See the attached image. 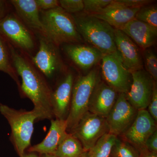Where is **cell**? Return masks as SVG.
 Wrapping results in <instances>:
<instances>
[{"instance_id":"cell-1","label":"cell","mask_w":157,"mask_h":157,"mask_svg":"<svg viewBox=\"0 0 157 157\" xmlns=\"http://www.w3.org/2000/svg\"><path fill=\"white\" fill-rule=\"evenodd\" d=\"M11 57L15 71L22 80L20 89L23 94L33 102L39 120L51 119L53 115L50 87L39 72L13 49Z\"/></svg>"},{"instance_id":"cell-2","label":"cell","mask_w":157,"mask_h":157,"mask_svg":"<svg viewBox=\"0 0 157 157\" xmlns=\"http://www.w3.org/2000/svg\"><path fill=\"white\" fill-rule=\"evenodd\" d=\"M82 39L97 48L104 55L117 51L115 29L107 22L84 13L73 17Z\"/></svg>"},{"instance_id":"cell-3","label":"cell","mask_w":157,"mask_h":157,"mask_svg":"<svg viewBox=\"0 0 157 157\" xmlns=\"http://www.w3.org/2000/svg\"><path fill=\"white\" fill-rule=\"evenodd\" d=\"M41 21L43 35L53 44L59 45L82 41L73 17L60 6L44 11Z\"/></svg>"},{"instance_id":"cell-4","label":"cell","mask_w":157,"mask_h":157,"mask_svg":"<svg viewBox=\"0 0 157 157\" xmlns=\"http://www.w3.org/2000/svg\"><path fill=\"white\" fill-rule=\"evenodd\" d=\"M0 112L11 127V139L17 154L21 157L30 145L35 121L39 116L33 109L31 111L17 110L0 104Z\"/></svg>"},{"instance_id":"cell-5","label":"cell","mask_w":157,"mask_h":157,"mask_svg":"<svg viewBox=\"0 0 157 157\" xmlns=\"http://www.w3.org/2000/svg\"><path fill=\"white\" fill-rule=\"evenodd\" d=\"M99 80L98 72L92 70L79 77L73 85L70 111L66 119L68 133L76 127L82 117L88 112L90 99Z\"/></svg>"},{"instance_id":"cell-6","label":"cell","mask_w":157,"mask_h":157,"mask_svg":"<svg viewBox=\"0 0 157 157\" xmlns=\"http://www.w3.org/2000/svg\"><path fill=\"white\" fill-rule=\"evenodd\" d=\"M101 71L105 83L119 94H126L132 83V75L118 52L105 55L101 59Z\"/></svg>"},{"instance_id":"cell-7","label":"cell","mask_w":157,"mask_h":157,"mask_svg":"<svg viewBox=\"0 0 157 157\" xmlns=\"http://www.w3.org/2000/svg\"><path fill=\"white\" fill-rule=\"evenodd\" d=\"M109 133L106 118L87 112L70 133L87 152L102 136Z\"/></svg>"},{"instance_id":"cell-8","label":"cell","mask_w":157,"mask_h":157,"mask_svg":"<svg viewBox=\"0 0 157 157\" xmlns=\"http://www.w3.org/2000/svg\"><path fill=\"white\" fill-rule=\"evenodd\" d=\"M132 83L126 94L130 104L137 110L146 109L152 96L155 82L143 69L131 72Z\"/></svg>"},{"instance_id":"cell-9","label":"cell","mask_w":157,"mask_h":157,"mask_svg":"<svg viewBox=\"0 0 157 157\" xmlns=\"http://www.w3.org/2000/svg\"><path fill=\"white\" fill-rule=\"evenodd\" d=\"M138 110L127 99L125 94L120 93L116 102L106 118L109 133L117 137L128 128L137 116Z\"/></svg>"},{"instance_id":"cell-10","label":"cell","mask_w":157,"mask_h":157,"mask_svg":"<svg viewBox=\"0 0 157 157\" xmlns=\"http://www.w3.org/2000/svg\"><path fill=\"white\" fill-rule=\"evenodd\" d=\"M156 122L146 109L138 110L137 116L121 139L130 144L138 151L145 148L147 140L157 130Z\"/></svg>"},{"instance_id":"cell-11","label":"cell","mask_w":157,"mask_h":157,"mask_svg":"<svg viewBox=\"0 0 157 157\" xmlns=\"http://www.w3.org/2000/svg\"><path fill=\"white\" fill-rule=\"evenodd\" d=\"M0 33L24 50H30L34 48V41L30 33L13 15H7L0 21Z\"/></svg>"},{"instance_id":"cell-12","label":"cell","mask_w":157,"mask_h":157,"mask_svg":"<svg viewBox=\"0 0 157 157\" xmlns=\"http://www.w3.org/2000/svg\"><path fill=\"white\" fill-rule=\"evenodd\" d=\"M119 93L104 82H98L89 105V112L106 118L115 104Z\"/></svg>"},{"instance_id":"cell-13","label":"cell","mask_w":157,"mask_h":157,"mask_svg":"<svg viewBox=\"0 0 157 157\" xmlns=\"http://www.w3.org/2000/svg\"><path fill=\"white\" fill-rule=\"evenodd\" d=\"M139 8H130L117 0H113L109 5L96 14H90L102 20L115 29H120L135 18Z\"/></svg>"},{"instance_id":"cell-14","label":"cell","mask_w":157,"mask_h":157,"mask_svg":"<svg viewBox=\"0 0 157 157\" xmlns=\"http://www.w3.org/2000/svg\"><path fill=\"white\" fill-rule=\"evenodd\" d=\"M117 49L130 72L143 69V61L137 45L122 31L115 29Z\"/></svg>"},{"instance_id":"cell-15","label":"cell","mask_w":157,"mask_h":157,"mask_svg":"<svg viewBox=\"0 0 157 157\" xmlns=\"http://www.w3.org/2000/svg\"><path fill=\"white\" fill-rule=\"evenodd\" d=\"M67 129L66 120H52L48 134L44 140L29 147L28 151L39 153L41 155L54 154L58 147L68 134Z\"/></svg>"},{"instance_id":"cell-16","label":"cell","mask_w":157,"mask_h":157,"mask_svg":"<svg viewBox=\"0 0 157 157\" xmlns=\"http://www.w3.org/2000/svg\"><path fill=\"white\" fill-rule=\"evenodd\" d=\"M73 75L69 73L65 77L56 90L52 92V105L54 117L66 120L70 111L74 82Z\"/></svg>"},{"instance_id":"cell-17","label":"cell","mask_w":157,"mask_h":157,"mask_svg":"<svg viewBox=\"0 0 157 157\" xmlns=\"http://www.w3.org/2000/svg\"><path fill=\"white\" fill-rule=\"evenodd\" d=\"M119 30L144 50L154 45L156 40L157 29L135 18Z\"/></svg>"},{"instance_id":"cell-18","label":"cell","mask_w":157,"mask_h":157,"mask_svg":"<svg viewBox=\"0 0 157 157\" xmlns=\"http://www.w3.org/2000/svg\"><path fill=\"white\" fill-rule=\"evenodd\" d=\"M33 60L47 77L52 76L60 64V59L53 43L46 38L40 40L39 51L33 58Z\"/></svg>"},{"instance_id":"cell-19","label":"cell","mask_w":157,"mask_h":157,"mask_svg":"<svg viewBox=\"0 0 157 157\" xmlns=\"http://www.w3.org/2000/svg\"><path fill=\"white\" fill-rule=\"evenodd\" d=\"M65 51L76 64L86 70L101 60L104 56L100 51L90 45H69L65 47Z\"/></svg>"},{"instance_id":"cell-20","label":"cell","mask_w":157,"mask_h":157,"mask_svg":"<svg viewBox=\"0 0 157 157\" xmlns=\"http://www.w3.org/2000/svg\"><path fill=\"white\" fill-rule=\"evenodd\" d=\"M10 2L25 23L30 27L40 31L43 35V25L36 0H12Z\"/></svg>"},{"instance_id":"cell-21","label":"cell","mask_w":157,"mask_h":157,"mask_svg":"<svg viewBox=\"0 0 157 157\" xmlns=\"http://www.w3.org/2000/svg\"><path fill=\"white\" fill-rule=\"evenodd\" d=\"M85 152L80 141L68 133L54 155L57 157H82Z\"/></svg>"},{"instance_id":"cell-22","label":"cell","mask_w":157,"mask_h":157,"mask_svg":"<svg viewBox=\"0 0 157 157\" xmlns=\"http://www.w3.org/2000/svg\"><path fill=\"white\" fill-rule=\"evenodd\" d=\"M117 137L109 133L102 136L88 151V157H109Z\"/></svg>"},{"instance_id":"cell-23","label":"cell","mask_w":157,"mask_h":157,"mask_svg":"<svg viewBox=\"0 0 157 157\" xmlns=\"http://www.w3.org/2000/svg\"><path fill=\"white\" fill-rule=\"evenodd\" d=\"M0 71L7 73L16 82L20 89V83L16 71L11 65L9 52L5 42L0 35Z\"/></svg>"},{"instance_id":"cell-24","label":"cell","mask_w":157,"mask_h":157,"mask_svg":"<svg viewBox=\"0 0 157 157\" xmlns=\"http://www.w3.org/2000/svg\"><path fill=\"white\" fill-rule=\"evenodd\" d=\"M111 157H139V152L130 144L117 137L111 151Z\"/></svg>"},{"instance_id":"cell-25","label":"cell","mask_w":157,"mask_h":157,"mask_svg":"<svg viewBox=\"0 0 157 157\" xmlns=\"http://www.w3.org/2000/svg\"><path fill=\"white\" fill-rule=\"evenodd\" d=\"M135 19L157 29L156 6L149 5L140 8L136 14Z\"/></svg>"},{"instance_id":"cell-26","label":"cell","mask_w":157,"mask_h":157,"mask_svg":"<svg viewBox=\"0 0 157 157\" xmlns=\"http://www.w3.org/2000/svg\"><path fill=\"white\" fill-rule=\"evenodd\" d=\"M144 57L147 72L151 76L155 82H156L157 58L155 53L150 49H145Z\"/></svg>"},{"instance_id":"cell-27","label":"cell","mask_w":157,"mask_h":157,"mask_svg":"<svg viewBox=\"0 0 157 157\" xmlns=\"http://www.w3.org/2000/svg\"><path fill=\"white\" fill-rule=\"evenodd\" d=\"M113 0H83L85 13L96 14L109 5Z\"/></svg>"},{"instance_id":"cell-28","label":"cell","mask_w":157,"mask_h":157,"mask_svg":"<svg viewBox=\"0 0 157 157\" xmlns=\"http://www.w3.org/2000/svg\"><path fill=\"white\" fill-rule=\"evenodd\" d=\"M59 2L61 8L69 14L77 13L84 9L83 0H60Z\"/></svg>"},{"instance_id":"cell-29","label":"cell","mask_w":157,"mask_h":157,"mask_svg":"<svg viewBox=\"0 0 157 157\" xmlns=\"http://www.w3.org/2000/svg\"><path fill=\"white\" fill-rule=\"evenodd\" d=\"M148 111L151 117L157 121V89L156 84L154 89L152 96L148 107Z\"/></svg>"},{"instance_id":"cell-30","label":"cell","mask_w":157,"mask_h":157,"mask_svg":"<svg viewBox=\"0 0 157 157\" xmlns=\"http://www.w3.org/2000/svg\"><path fill=\"white\" fill-rule=\"evenodd\" d=\"M124 6L130 8H140L149 5L152 1L149 0H117Z\"/></svg>"},{"instance_id":"cell-31","label":"cell","mask_w":157,"mask_h":157,"mask_svg":"<svg viewBox=\"0 0 157 157\" xmlns=\"http://www.w3.org/2000/svg\"><path fill=\"white\" fill-rule=\"evenodd\" d=\"M39 9L51 10L59 7V1L57 0H36Z\"/></svg>"},{"instance_id":"cell-32","label":"cell","mask_w":157,"mask_h":157,"mask_svg":"<svg viewBox=\"0 0 157 157\" xmlns=\"http://www.w3.org/2000/svg\"><path fill=\"white\" fill-rule=\"evenodd\" d=\"M145 147L149 151L157 153V131H155L147 140L145 144Z\"/></svg>"},{"instance_id":"cell-33","label":"cell","mask_w":157,"mask_h":157,"mask_svg":"<svg viewBox=\"0 0 157 157\" xmlns=\"http://www.w3.org/2000/svg\"><path fill=\"white\" fill-rule=\"evenodd\" d=\"M139 157H157V153L149 151L146 148L139 151Z\"/></svg>"},{"instance_id":"cell-34","label":"cell","mask_w":157,"mask_h":157,"mask_svg":"<svg viewBox=\"0 0 157 157\" xmlns=\"http://www.w3.org/2000/svg\"><path fill=\"white\" fill-rule=\"evenodd\" d=\"M6 11V4L5 1L0 0V21L4 18Z\"/></svg>"},{"instance_id":"cell-35","label":"cell","mask_w":157,"mask_h":157,"mask_svg":"<svg viewBox=\"0 0 157 157\" xmlns=\"http://www.w3.org/2000/svg\"><path fill=\"white\" fill-rule=\"evenodd\" d=\"M21 157H41V156L38 155L36 153L29 152V153L26 154H24Z\"/></svg>"},{"instance_id":"cell-36","label":"cell","mask_w":157,"mask_h":157,"mask_svg":"<svg viewBox=\"0 0 157 157\" xmlns=\"http://www.w3.org/2000/svg\"><path fill=\"white\" fill-rule=\"evenodd\" d=\"M41 157H57L55 155L50 154L41 155Z\"/></svg>"},{"instance_id":"cell-37","label":"cell","mask_w":157,"mask_h":157,"mask_svg":"<svg viewBox=\"0 0 157 157\" xmlns=\"http://www.w3.org/2000/svg\"><path fill=\"white\" fill-rule=\"evenodd\" d=\"M82 157H88L87 152H85Z\"/></svg>"},{"instance_id":"cell-38","label":"cell","mask_w":157,"mask_h":157,"mask_svg":"<svg viewBox=\"0 0 157 157\" xmlns=\"http://www.w3.org/2000/svg\"><path fill=\"white\" fill-rule=\"evenodd\" d=\"M109 157H111V156Z\"/></svg>"}]
</instances>
